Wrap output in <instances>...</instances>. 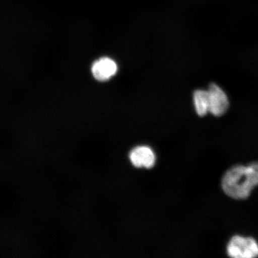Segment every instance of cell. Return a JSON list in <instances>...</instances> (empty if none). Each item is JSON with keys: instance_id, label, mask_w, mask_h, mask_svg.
Returning a JSON list of instances; mask_svg holds the SVG:
<instances>
[{"instance_id": "cell-1", "label": "cell", "mask_w": 258, "mask_h": 258, "mask_svg": "<svg viewBox=\"0 0 258 258\" xmlns=\"http://www.w3.org/2000/svg\"><path fill=\"white\" fill-rule=\"evenodd\" d=\"M221 186L225 195L232 199L249 198L254 187L258 186V161L231 167L222 177Z\"/></svg>"}, {"instance_id": "cell-2", "label": "cell", "mask_w": 258, "mask_h": 258, "mask_svg": "<svg viewBox=\"0 0 258 258\" xmlns=\"http://www.w3.org/2000/svg\"><path fill=\"white\" fill-rule=\"evenodd\" d=\"M229 256L235 258H253L258 257V244L251 237L235 235L228 244Z\"/></svg>"}, {"instance_id": "cell-3", "label": "cell", "mask_w": 258, "mask_h": 258, "mask_svg": "<svg viewBox=\"0 0 258 258\" xmlns=\"http://www.w3.org/2000/svg\"><path fill=\"white\" fill-rule=\"evenodd\" d=\"M208 91L209 98V112L218 117L224 115L229 107L227 95L216 84H211Z\"/></svg>"}, {"instance_id": "cell-4", "label": "cell", "mask_w": 258, "mask_h": 258, "mask_svg": "<svg viewBox=\"0 0 258 258\" xmlns=\"http://www.w3.org/2000/svg\"><path fill=\"white\" fill-rule=\"evenodd\" d=\"M129 157L132 164L138 168H152L156 161V156L154 151L147 146L135 148L132 150Z\"/></svg>"}, {"instance_id": "cell-5", "label": "cell", "mask_w": 258, "mask_h": 258, "mask_svg": "<svg viewBox=\"0 0 258 258\" xmlns=\"http://www.w3.org/2000/svg\"><path fill=\"white\" fill-rule=\"evenodd\" d=\"M117 66L114 60L108 57H103L93 63L92 72L95 78L99 81L110 79L117 73Z\"/></svg>"}, {"instance_id": "cell-6", "label": "cell", "mask_w": 258, "mask_h": 258, "mask_svg": "<svg viewBox=\"0 0 258 258\" xmlns=\"http://www.w3.org/2000/svg\"><path fill=\"white\" fill-rule=\"evenodd\" d=\"M194 104L196 111L201 117H203L209 112V98L208 91L198 90L194 93Z\"/></svg>"}]
</instances>
